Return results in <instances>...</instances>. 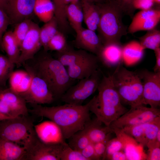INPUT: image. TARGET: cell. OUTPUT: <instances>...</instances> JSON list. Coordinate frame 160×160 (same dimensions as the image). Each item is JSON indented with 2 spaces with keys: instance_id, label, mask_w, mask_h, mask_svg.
I'll return each instance as SVG.
<instances>
[{
  "instance_id": "6",
  "label": "cell",
  "mask_w": 160,
  "mask_h": 160,
  "mask_svg": "<svg viewBox=\"0 0 160 160\" xmlns=\"http://www.w3.org/2000/svg\"><path fill=\"white\" fill-rule=\"evenodd\" d=\"M21 116L0 121V138L25 147L26 150L37 138L32 121Z\"/></svg>"
},
{
  "instance_id": "16",
  "label": "cell",
  "mask_w": 160,
  "mask_h": 160,
  "mask_svg": "<svg viewBox=\"0 0 160 160\" xmlns=\"http://www.w3.org/2000/svg\"><path fill=\"white\" fill-rule=\"evenodd\" d=\"M76 33L75 44L77 47L96 55L103 44L95 31L83 27Z\"/></svg>"
},
{
  "instance_id": "50",
  "label": "cell",
  "mask_w": 160,
  "mask_h": 160,
  "mask_svg": "<svg viewBox=\"0 0 160 160\" xmlns=\"http://www.w3.org/2000/svg\"><path fill=\"white\" fill-rule=\"evenodd\" d=\"M4 115L3 114L0 112V121L6 119L11 118Z\"/></svg>"
},
{
  "instance_id": "43",
  "label": "cell",
  "mask_w": 160,
  "mask_h": 160,
  "mask_svg": "<svg viewBox=\"0 0 160 160\" xmlns=\"http://www.w3.org/2000/svg\"><path fill=\"white\" fill-rule=\"evenodd\" d=\"M155 3L154 0H133L131 4L132 10H148L152 8Z\"/></svg>"
},
{
  "instance_id": "10",
  "label": "cell",
  "mask_w": 160,
  "mask_h": 160,
  "mask_svg": "<svg viewBox=\"0 0 160 160\" xmlns=\"http://www.w3.org/2000/svg\"><path fill=\"white\" fill-rule=\"evenodd\" d=\"M25 68L31 73L32 79L28 89L21 96L26 103L32 104H50L53 102L55 98L45 81L28 67Z\"/></svg>"
},
{
  "instance_id": "29",
  "label": "cell",
  "mask_w": 160,
  "mask_h": 160,
  "mask_svg": "<svg viewBox=\"0 0 160 160\" xmlns=\"http://www.w3.org/2000/svg\"><path fill=\"white\" fill-rule=\"evenodd\" d=\"M40 28L39 37L41 47L46 51L47 44L51 39L58 30L57 21L54 16L53 17Z\"/></svg>"
},
{
  "instance_id": "39",
  "label": "cell",
  "mask_w": 160,
  "mask_h": 160,
  "mask_svg": "<svg viewBox=\"0 0 160 160\" xmlns=\"http://www.w3.org/2000/svg\"><path fill=\"white\" fill-rule=\"evenodd\" d=\"M123 145L121 140L117 137L110 139L108 141L106 148L104 160H108L114 153L123 150Z\"/></svg>"
},
{
  "instance_id": "52",
  "label": "cell",
  "mask_w": 160,
  "mask_h": 160,
  "mask_svg": "<svg viewBox=\"0 0 160 160\" xmlns=\"http://www.w3.org/2000/svg\"><path fill=\"white\" fill-rule=\"evenodd\" d=\"M75 0H64L65 4L66 6Z\"/></svg>"
},
{
  "instance_id": "22",
  "label": "cell",
  "mask_w": 160,
  "mask_h": 160,
  "mask_svg": "<svg viewBox=\"0 0 160 160\" xmlns=\"http://www.w3.org/2000/svg\"><path fill=\"white\" fill-rule=\"evenodd\" d=\"M103 123L97 118L89 122L85 127L91 143L93 144L103 141L113 133L109 127L102 126Z\"/></svg>"
},
{
  "instance_id": "49",
  "label": "cell",
  "mask_w": 160,
  "mask_h": 160,
  "mask_svg": "<svg viewBox=\"0 0 160 160\" xmlns=\"http://www.w3.org/2000/svg\"><path fill=\"white\" fill-rule=\"evenodd\" d=\"M87 1L93 3L94 4H97L101 3L104 2L106 0H83Z\"/></svg>"
},
{
  "instance_id": "34",
  "label": "cell",
  "mask_w": 160,
  "mask_h": 160,
  "mask_svg": "<svg viewBox=\"0 0 160 160\" xmlns=\"http://www.w3.org/2000/svg\"><path fill=\"white\" fill-rule=\"evenodd\" d=\"M14 64L11 63L7 57L0 54V87L6 84L9 76L13 71Z\"/></svg>"
},
{
  "instance_id": "28",
  "label": "cell",
  "mask_w": 160,
  "mask_h": 160,
  "mask_svg": "<svg viewBox=\"0 0 160 160\" xmlns=\"http://www.w3.org/2000/svg\"><path fill=\"white\" fill-rule=\"evenodd\" d=\"M55 7L51 0H35L34 13L41 21L46 23L54 16Z\"/></svg>"
},
{
  "instance_id": "11",
  "label": "cell",
  "mask_w": 160,
  "mask_h": 160,
  "mask_svg": "<svg viewBox=\"0 0 160 160\" xmlns=\"http://www.w3.org/2000/svg\"><path fill=\"white\" fill-rule=\"evenodd\" d=\"M65 142L57 144L44 143L37 138L26 149L24 160H60Z\"/></svg>"
},
{
  "instance_id": "35",
  "label": "cell",
  "mask_w": 160,
  "mask_h": 160,
  "mask_svg": "<svg viewBox=\"0 0 160 160\" xmlns=\"http://www.w3.org/2000/svg\"><path fill=\"white\" fill-rule=\"evenodd\" d=\"M160 20V16L146 19L127 28V31L133 34L141 31H148L155 28Z\"/></svg>"
},
{
  "instance_id": "9",
  "label": "cell",
  "mask_w": 160,
  "mask_h": 160,
  "mask_svg": "<svg viewBox=\"0 0 160 160\" xmlns=\"http://www.w3.org/2000/svg\"><path fill=\"white\" fill-rule=\"evenodd\" d=\"M137 72L143 83V104L158 108L160 105V72L144 70Z\"/></svg>"
},
{
  "instance_id": "17",
  "label": "cell",
  "mask_w": 160,
  "mask_h": 160,
  "mask_svg": "<svg viewBox=\"0 0 160 160\" xmlns=\"http://www.w3.org/2000/svg\"><path fill=\"white\" fill-rule=\"evenodd\" d=\"M122 48L121 43H105L103 44L96 56L99 60L105 66L114 67L122 61Z\"/></svg>"
},
{
  "instance_id": "3",
  "label": "cell",
  "mask_w": 160,
  "mask_h": 160,
  "mask_svg": "<svg viewBox=\"0 0 160 160\" xmlns=\"http://www.w3.org/2000/svg\"><path fill=\"white\" fill-rule=\"evenodd\" d=\"M26 65L45 81L54 98H60L72 85L73 80L69 77L65 67L48 54L39 59L34 66Z\"/></svg>"
},
{
  "instance_id": "31",
  "label": "cell",
  "mask_w": 160,
  "mask_h": 160,
  "mask_svg": "<svg viewBox=\"0 0 160 160\" xmlns=\"http://www.w3.org/2000/svg\"><path fill=\"white\" fill-rule=\"evenodd\" d=\"M55 7L54 16L58 26L63 31L68 30L69 25L65 14L66 6L64 0H52Z\"/></svg>"
},
{
  "instance_id": "12",
  "label": "cell",
  "mask_w": 160,
  "mask_h": 160,
  "mask_svg": "<svg viewBox=\"0 0 160 160\" xmlns=\"http://www.w3.org/2000/svg\"><path fill=\"white\" fill-rule=\"evenodd\" d=\"M40 29L38 25L33 23L20 44V53L16 64L17 66H20L32 59L41 47L39 37Z\"/></svg>"
},
{
  "instance_id": "41",
  "label": "cell",
  "mask_w": 160,
  "mask_h": 160,
  "mask_svg": "<svg viewBox=\"0 0 160 160\" xmlns=\"http://www.w3.org/2000/svg\"><path fill=\"white\" fill-rule=\"evenodd\" d=\"M10 22L9 17L6 12L0 8V49L3 51L2 44V37Z\"/></svg>"
},
{
  "instance_id": "42",
  "label": "cell",
  "mask_w": 160,
  "mask_h": 160,
  "mask_svg": "<svg viewBox=\"0 0 160 160\" xmlns=\"http://www.w3.org/2000/svg\"><path fill=\"white\" fill-rule=\"evenodd\" d=\"M110 137L105 140L94 144L95 151L97 160H104L107 143Z\"/></svg>"
},
{
  "instance_id": "19",
  "label": "cell",
  "mask_w": 160,
  "mask_h": 160,
  "mask_svg": "<svg viewBox=\"0 0 160 160\" xmlns=\"http://www.w3.org/2000/svg\"><path fill=\"white\" fill-rule=\"evenodd\" d=\"M98 61L97 56L93 54L89 58L68 67V74L73 80L88 77L98 68Z\"/></svg>"
},
{
  "instance_id": "21",
  "label": "cell",
  "mask_w": 160,
  "mask_h": 160,
  "mask_svg": "<svg viewBox=\"0 0 160 160\" xmlns=\"http://www.w3.org/2000/svg\"><path fill=\"white\" fill-rule=\"evenodd\" d=\"M26 152L25 147L0 138V160H23Z\"/></svg>"
},
{
  "instance_id": "8",
  "label": "cell",
  "mask_w": 160,
  "mask_h": 160,
  "mask_svg": "<svg viewBox=\"0 0 160 160\" xmlns=\"http://www.w3.org/2000/svg\"><path fill=\"white\" fill-rule=\"evenodd\" d=\"M160 116L159 108L147 107L140 105L131 107L130 109L111 123V128L122 129L151 121Z\"/></svg>"
},
{
  "instance_id": "4",
  "label": "cell",
  "mask_w": 160,
  "mask_h": 160,
  "mask_svg": "<svg viewBox=\"0 0 160 160\" xmlns=\"http://www.w3.org/2000/svg\"><path fill=\"white\" fill-rule=\"evenodd\" d=\"M95 4L100 14L97 30L103 44L121 43V38L127 34V31L122 21L124 12L107 0Z\"/></svg>"
},
{
  "instance_id": "2",
  "label": "cell",
  "mask_w": 160,
  "mask_h": 160,
  "mask_svg": "<svg viewBox=\"0 0 160 160\" xmlns=\"http://www.w3.org/2000/svg\"><path fill=\"white\" fill-rule=\"evenodd\" d=\"M98 93L89 101V109L105 125L109 127L128 110L122 103L112 83L111 75H103L98 87Z\"/></svg>"
},
{
  "instance_id": "37",
  "label": "cell",
  "mask_w": 160,
  "mask_h": 160,
  "mask_svg": "<svg viewBox=\"0 0 160 160\" xmlns=\"http://www.w3.org/2000/svg\"><path fill=\"white\" fill-rule=\"evenodd\" d=\"M160 16V10L152 8L145 10H141L133 17L129 26H132L147 19Z\"/></svg>"
},
{
  "instance_id": "45",
  "label": "cell",
  "mask_w": 160,
  "mask_h": 160,
  "mask_svg": "<svg viewBox=\"0 0 160 160\" xmlns=\"http://www.w3.org/2000/svg\"><path fill=\"white\" fill-rule=\"evenodd\" d=\"M80 152L87 160H97L95 151L94 144L92 143H89Z\"/></svg>"
},
{
  "instance_id": "32",
  "label": "cell",
  "mask_w": 160,
  "mask_h": 160,
  "mask_svg": "<svg viewBox=\"0 0 160 160\" xmlns=\"http://www.w3.org/2000/svg\"><path fill=\"white\" fill-rule=\"evenodd\" d=\"M68 139V144L70 147L80 152L90 143L85 127L76 132Z\"/></svg>"
},
{
  "instance_id": "13",
  "label": "cell",
  "mask_w": 160,
  "mask_h": 160,
  "mask_svg": "<svg viewBox=\"0 0 160 160\" xmlns=\"http://www.w3.org/2000/svg\"><path fill=\"white\" fill-rule=\"evenodd\" d=\"M35 0H7L6 12L10 22L17 24L34 13Z\"/></svg>"
},
{
  "instance_id": "53",
  "label": "cell",
  "mask_w": 160,
  "mask_h": 160,
  "mask_svg": "<svg viewBox=\"0 0 160 160\" xmlns=\"http://www.w3.org/2000/svg\"><path fill=\"white\" fill-rule=\"evenodd\" d=\"M3 89V88H0V91H1V90Z\"/></svg>"
},
{
  "instance_id": "18",
  "label": "cell",
  "mask_w": 160,
  "mask_h": 160,
  "mask_svg": "<svg viewBox=\"0 0 160 160\" xmlns=\"http://www.w3.org/2000/svg\"><path fill=\"white\" fill-rule=\"evenodd\" d=\"M0 98L7 105L12 117L28 116L29 111L26 106V101L21 96L9 88L3 89L0 91Z\"/></svg>"
},
{
  "instance_id": "44",
  "label": "cell",
  "mask_w": 160,
  "mask_h": 160,
  "mask_svg": "<svg viewBox=\"0 0 160 160\" xmlns=\"http://www.w3.org/2000/svg\"><path fill=\"white\" fill-rule=\"evenodd\" d=\"M121 9L124 13L129 14L132 12L131 4L133 0H107Z\"/></svg>"
},
{
  "instance_id": "48",
  "label": "cell",
  "mask_w": 160,
  "mask_h": 160,
  "mask_svg": "<svg viewBox=\"0 0 160 160\" xmlns=\"http://www.w3.org/2000/svg\"><path fill=\"white\" fill-rule=\"evenodd\" d=\"M7 0H0V8L4 10L5 12L7 6Z\"/></svg>"
},
{
  "instance_id": "26",
  "label": "cell",
  "mask_w": 160,
  "mask_h": 160,
  "mask_svg": "<svg viewBox=\"0 0 160 160\" xmlns=\"http://www.w3.org/2000/svg\"><path fill=\"white\" fill-rule=\"evenodd\" d=\"M2 44L3 51L6 52L9 61L16 64L20 57V47L12 31L4 33L2 37Z\"/></svg>"
},
{
  "instance_id": "25",
  "label": "cell",
  "mask_w": 160,
  "mask_h": 160,
  "mask_svg": "<svg viewBox=\"0 0 160 160\" xmlns=\"http://www.w3.org/2000/svg\"><path fill=\"white\" fill-rule=\"evenodd\" d=\"M83 20L87 28L95 31L97 30L100 20V13L96 4L81 0Z\"/></svg>"
},
{
  "instance_id": "20",
  "label": "cell",
  "mask_w": 160,
  "mask_h": 160,
  "mask_svg": "<svg viewBox=\"0 0 160 160\" xmlns=\"http://www.w3.org/2000/svg\"><path fill=\"white\" fill-rule=\"evenodd\" d=\"M32 79L31 73L27 70L13 71L9 79V88L21 96L28 89Z\"/></svg>"
},
{
  "instance_id": "7",
  "label": "cell",
  "mask_w": 160,
  "mask_h": 160,
  "mask_svg": "<svg viewBox=\"0 0 160 160\" xmlns=\"http://www.w3.org/2000/svg\"><path fill=\"white\" fill-rule=\"evenodd\" d=\"M98 68L90 76L80 79L71 86L62 96L61 100L65 103L81 105L84 101L97 89L101 79Z\"/></svg>"
},
{
  "instance_id": "24",
  "label": "cell",
  "mask_w": 160,
  "mask_h": 160,
  "mask_svg": "<svg viewBox=\"0 0 160 160\" xmlns=\"http://www.w3.org/2000/svg\"><path fill=\"white\" fill-rule=\"evenodd\" d=\"M93 54L85 50H75L69 47L65 50L57 52V58L65 67L73 65L87 59Z\"/></svg>"
},
{
  "instance_id": "15",
  "label": "cell",
  "mask_w": 160,
  "mask_h": 160,
  "mask_svg": "<svg viewBox=\"0 0 160 160\" xmlns=\"http://www.w3.org/2000/svg\"><path fill=\"white\" fill-rule=\"evenodd\" d=\"M123 145V151L127 160H146L147 154L143 150V147L132 137L125 133L121 129L111 128Z\"/></svg>"
},
{
  "instance_id": "33",
  "label": "cell",
  "mask_w": 160,
  "mask_h": 160,
  "mask_svg": "<svg viewBox=\"0 0 160 160\" xmlns=\"http://www.w3.org/2000/svg\"><path fill=\"white\" fill-rule=\"evenodd\" d=\"M69 47L63 33L58 30L49 41L46 51L51 50L61 52Z\"/></svg>"
},
{
  "instance_id": "27",
  "label": "cell",
  "mask_w": 160,
  "mask_h": 160,
  "mask_svg": "<svg viewBox=\"0 0 160 160\" xmlns=\"http://www.w3.org/2000/svg\"><path fill=\"white\" fill-rule=\"evenodd\" d=\"M65 14L67 20L76 32L83 28V14L79 0H75L66 6Z\"/></svg>"
},
{
  "instance_id": "5",
  "label": "cell",
  "mask_w": 160,
  "mask_h": 160,
  "mask_svg": "<svg viewBox=\"0 0 160 160\" xmlns=\"http://www.w3.org/2000/svg\"><path fill=\"white\" fill-rule=\"evenodd\" d=\"M111 75L113 85L122 103L130 107L143 105V83L137 71L129 70L121 63Z\"/></svg>"
},
{
  "instance_id": "30",
  "label": "cell",
  "mask_w": 160,
  "mask_h": 160,
  "mask_svg": "<svg viewBox=\"0 0 160 160\" xmlns=\"http://www.w3.org/2000/svg\"><path fill=\"white\" fill-rule=\"evenodd\" d=\"M139 42L145 49H151L153 51L160 48V31L155 28L147 31L143 36L139 38Z\"/></svg>"
},
{
  "instance_id": "36",
  "label": "cell",
  "mask_w": 160,
  "mask_h": 160,
  "mask_svg": "<svg viewBox=\"0 0 160 160\" xmlns=\"http://www.w3.org/2000/svg\"><path fill=\"white\" fill-rule=\"evenodd\" d=\"M33 23L29 19H27L16 24L12 32L20 47L22 41L31 28Z\"/></svg>"
},
{
  "instance_id": "38",
  "label": "cell",
  "mask_w": 160,
  "mask_h": 160,
  "mask_svg": "<svg viewBox=\"0 0 160 160\" xmlns=\"http://www.w3.org/2000/svg\"><path fill=\"white\" fill-rule=\"evenodd\" d=\"M60 160H87L80 152L72 149L66 143L63 145Z\"/></svg>"
},
{
  "instance_id": "46",
  "label": "cell",
  "mask_w": 160,
  "mask_h": 160,
  "mask_svg": "<svg viewBox=\"0 0 160 160\" xmlns=\"http://www.w3.org/2000/svg\"><path fill=\"white\" fill-rule=\"evenodd\" d=\"M110 160H127L124 152L122 150L117 151L111 155L108 159Z\"/></svg>"
},
{
  "instance_id": "51",
  "label": "cell",
  "mask_w": 160,
  "mask_h": 160,
  "mask_svg": "<svg viewBox=\"0 0 160 160\" xmlns=\"http://www.w3.org/2000/svg\"><path fill=\"white\" fill-rule=\"evenodd\" d=\"M156 140L157 142L160 143V129L159 130L157 133Z\"/></svg>"
},
{
  "instance_id": "23",
  "label": "cell",
  "mask_w": 160,
  "mask_h": 160,
  "mask_svg": "<svg viewBox=\"0 0 160 160\" xmlns=\"http://www.w3.org/2000/svg\"><path fill=\"white\" fill-rule=\"evenodd\" d=\"M144 50L139 42H129L123 46L122 61L128 66L138 63L142 59Z\"/></svg>"
},
{
  "instance_id": "47",
  "label": "cell",
  "mask_w": 160,
  "mask_h": 160,
  "mask_svg": "<svg viewBox=\"0 0 160 160\" xmlns=\"http://www.w3.org/2000/svg\"><path fill=\"white\" fill-rule=\"evenodd\" d=\"M156 57V63L153 68L154 72H160V48L154 50Z\"/></svg>"
},
{
  "instance_id": "14",
  "label": "cell",
  "mask_w": 160,
  "mask_h": 160,
  "mask_svg": "<svg viewBox=\"0 0 160 160\" xmlns=\"http://www.w3.org/2000/svg\"><path fill=\"white\" fill-rule=\"evenodd\" d=\"M34 127L37 137L44 143L57 144L65 142L60 128L51 120L43 122Z\"/></svg>"
},
{
  "instance_id": "40",
  "label": "cell",
  "mask_w": 160,
  "mask_h": 160,
  "mask_svg": "<svg viewBox=\"0 0 160 160\" xmlns=\"http://www.w3.org/2000/svg\"><path fill=\"white\" fill-rule=\"evenodd\" d=\"M146 146L148 148L147 160H160V143L156 140L150 142Z\"/></svg>"
},
{
  "instance_id": "1",
  "label": "cell",
  "mask_w": 160,
  "mask_h": 160,
  "mask_svg": "<svg viewBox=\"0 0 160 160\" xmlns=\"http://www.w3.org/2000/svg\"><path fill=\"white\" fill-rule=\"evenodd\" d=\"M32 105L33 109L28 111L55 123L61 129L65 140L84 129L91 120L89 102L83 105L65 103L61 105L46 107L41 105Z\"/></svg>"
}]
</instances>
